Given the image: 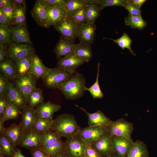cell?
I'll list each match as a JSON object with an SVG mask.
<instances>
[{
	"instance_id": "obj_59",
	"label": "cell",
	"mask_w": 157,
	"mask_h": 157,
	"mask_svg": "<svg viewBox=\"0 0 157 157\" xmlns=\"http://www.w3.org/2000/svg\"><path fill=\"white\" fill-rule=\"evenodd\" d=\"M104 157H119L115 154L107 156Z\"/></svg>"
},
{
	"instance_id": "obj_8",
	"label": "cell",
	"mask_w": 157,
	"mask_h": 157,
	"mask_svg": "<svg viewBox=\"0 0 157 157\" xmlns=\"http://www.w3.org/2000/svg\"><path fill=\"white\" fill-rule=\"evenodd\" d=\"M108 133L106 128L97 126H89L81 129L79 134L87 145L91 146L94 142Z\"/></svg>"
},
{
	"instance_id": "obj_58",
	"label": "cell",
	"mask_w": 157,
	"mask_h": 157,
	"mask_svg": "<svg viewBox=\"0 0 157 157\" xmlns=\"http://www.w3.org/2000/svg\"><path fill=\"white\" fill-rule=\"evenodd\" d=\"M4 122L0 118V133H4L6 129L4 126Z\"/></svg>"
},
{
	"instance_id": "obj_48",
	"label": "cell",
	"mask_w": 157,
	"mask_h": 157,
	"mask_svg": "<svg viewBox=\"0 0 157 157\" xmlns=\"http://www.w3.org/2000/svg\"><path fill=\"white\" fill-rule=\"evenodd\" d=\"M9 102L6 97H0V118H2L6 109Z\"/></svg>"
},
{
	"instance_id": "obj_52",
	"label": "cell",
	"mask_w": 157,
	"mask_h": 157,
	"mask_svg": "<svg viewBox=\"0 0 157 157\" xmlns=\"http://www.w3.org/2000/svg\"><path fill=\"white\" fill-rule=\"evenodd\" d=\"M129 3L140 9L146 0H128Z\"/></svg>"
},
{
	"instance_id": "obj_5",
	"label": "cell",
	"mask_w": 157,
	"mask_h": 157,
	"mask_svg": "<svg viewBox=\"0 0 157 157\" xmlns=\"http://www.w3.org/2000/svg\"><path fill=\"white\" fill-rule=\"evenodd\" d=\"M14 80L17 88L24 96L27 104L31 93L36 89V78L29 72L24 75H17Z\"/></svg>"
},
{
	"instance_id": "obj_15",
	"label": "cell",
	"mask_w": 157,
	"mask_h": 157,
	"mask_svg": "<svg viewBox=\"0 0 157 157\" xmlns=\"http://www.w3.org/2000/svg\"><path fill=\"white\" fill-rule=\"evenodd\" d=\"M31 14L38 25L45 28L49 27L46 7L43 0L36 1Z\"/></svg>"
},
{
	"instance_id": "obj_43",
	"label": "cell",
	"mask_w": 157,
	"mask_h": 157,
	"mask_svg": "<svg viewBox=\"0 0 157 157\" xmlns=\"http://www.w3.org/2000/svg\"><path fill=\"white\" fill-rule=\"evenodd\" d=\"M127 3V0H99V5L101 10L107 7L118 6L124 7Z\"/></svg>"
},
{
	"instance_id": "obj_53",
	"label": "cell",
	"mask_w": 157,
	"mask_h": 157,
	"mask_svg": "<svg viewBox=\"0 0 157 157\" xmlns=\"http://www.w3.org/2000/svg\"><path fill=\"white\" fill-rule=\"evenodd\" d=\"M5 45L0 44V62L5 59L7 52Z\"/></svg>"
},
{
	"instance_id": "obj_29",
	"label": "cell",
	"mask_w": 157,
	"mask_h": 157,
	"mask_svg": "<svg viewBox=\"0 0 157 157\" xmlns=\"http://www.w3.org/2000/svg\"><path fill=\"white\" fill-rule=\"evenodd\" d=\"M126 26H130L132 28L139 30H143L147 25V23L143 19L141 15H134L129 14L124 19Z\"/></svg>"
},
{
	"instance_id": "obj_28",
	"label": "cell",
	"mask_w": 157,
	"mask_h": 157,
	"mask_svg": "<svg viewBox=\"0 0 157 157\" xmlns=\"http://www.w3.org/2000/svg\"><path fill=\"white\" fill-rule=\"evenodd\" d=\"M11 59H5L0 62L1 71L8 79H14L17 75L15 63Z\"/></svg>"
},
{
	"instance_id": "obj_19",
	"label": "cell",
	"mask_w": 157,
	"mask_h": 157,
	"mask_svg": "<svg viewBox=\"0 0 157 157\" xmlns=\"http://www.w3.org/2000/svg\"><path fill=\"white\" fill-rule=\"evenodd\" d=\"M37 116L35 109L27 105L23 109L19 124L25 132L33 129Z\"/></svg>"
},
{
	"instance_id": "obj_57",
	"label": "cell",
	"mask_w": 157,
	"mask_h": 157,
	"mask_svg": "<svg viewBox=\"0 0 157 157\" xmlns=\"http://www.w3.org/2000/svg\"><path fill=\"white\" fill-rule=\"evenodd\" d=\"M13 1V3L15 5H26V1L25 0H14Z\"/></svg>"
},
{
	"instance_id": "obj_54",
	"label": "cell",
	"mask_w": 157,
	"mask_h": 157,
	"mask_svg": "<svg viewBox=\"0 0 157 157\" xmlns=\"http://www.w3.org/2000/svg\"><path fill=\"white\" fill-rule=\"evenodd\" d=\"M14 4L13 0H0V9Z\"/></svg>"
},
{
	"instance_id": "obj_1",
	"label": "cell",
	"mask_w": 157,
	"mask_h": 157,
	"mask_svg": "<svg viewBox=\"0 0 157 157\" xmlns=\"http://www.w3.org/2000/svg\"><path fill=\"white\" fill-rule=\"evenodd\" d=\"M81 129L73 115L63 113L53 119L50 130L67 138L79 133Z\"/></svg>"
},
{
	"instance_id": "obj_41",
	"label": "cell",
	"mask_w": 157,
	"mask_h": 157,
	"mask_svg": "<svg viewBox=\"0 0 157 157\" xmlns=\"http://www.w3.org/2000/svg\"><path fill=\"white\" fill-rule=\"evenodd\" d=\"M12 40L10 28L8 26H0V44L4 45L10 44Z\"/></svg>"
},
{
	"instance_id": "obj_34",
	"label": "cell",
	"mask_w": 157,
	"mask_h": 157,
	"mask_svg": "<svg viewBox=\"0 0 157 157\" xmlns=\"http://www.w3.org/2000/svg\"><path fill=\"white\" fill-rule=\"evenodd\" d=\"M53 119L45 118L37 115L33 129L41 134L50 130Z\"/></svg>"
},
{
	"instance_id": "obj_49",
	"label": "cell",
	"mask_w": 157,
	"mask_h": 157,
	"mask_svg": "<svg viewBox=\"0 0 157 157\" xmlns=\"http://www.w3.org/2000/svg\"><path fill=\"white\" fill-rule=\"evenodd\" d=\"M13 23L10 21L0 9V26H9Z\"/></svg>"
},
{
	"instance_id": "obj_35",
	"label": "cell",
	"mask_w": 157,
	"mask_h": 157,
	"mask_svg": "<svg viewBox=\"0 0 157 157\" xmlns=\"http://www.w3.org/2000/svg\"><path fill=\"white\" fill-rule=\"evenodd\" d=\"M65 143L62 140L42 146L40 148L50 156L65 150Z\"/></svg>"
},
{
	"instance_id": "obj_11",
	"label": "cell",
	"mask_w": 157,
	"mask_h": 157,
	"mask_svg": "<svg viewBox=\"0 0 157 157\" xmlns=\"http://www.w3.org/2000/svg\"><path fill=\"white\" fill-rule=\"evenodd\" d=\"M112 142L115 154L119 157H126L134 142L131 138L112 135Z\"/></svg>"
},
{
	"instance_id": "obj_56",
	"label": "cell",
	"mask_w": 157,
	"mask_h": 157,
	"mask_svg": "<svg viewBox=\"0 0 157 157\" xmlns=\"http://www.w3.org/2000/svg\"><path fill=\"white\" fill-rule=\"evenodd\" d=\"M13 157H26L21 152V150L19 148H17Z\"/></svg>"
},
{
	"instance_id": "obj_38",
	"label": "cell",
	"mask_w": 157,
	"mask_h": 157,
	"mask_svg": "<svg viewBox=\"0 0 157 157\" xmlns=\"http://www.w3.org/2000/svg\"><path fill=\"white\" fill-rule=\"evenodd\" d=\"M44 99L42 91L39 88H36L29 95L28 106L30 107L34 108L43 103Z\"/></svg>"
},
{
	"instance_id": "obj_17",
	"label": "cell",
	"mask_w": 157,
	"mask_h": 157,
	"mask_svg": "<svg viewBox=\"0 0 157 157\" xmlns=\"http://www.w3.org/2000/svg\"><path fill=\"white\" fill-rule=\"evenodd\" d=\"M96 26L94 23H85L79 25V33L78 38L80 42L91 45L94 41Z\"/></svg>"
},
{
	"instance_id": "obj_20",
	"label": "cell",
	"mask_w": 157,
	"mask_h": 157,
	"mask_svg": "<svg viewBox=\"0 0 157 157\" xmlns=\"http://www.w3.org/2000/svg\"><path fill=\"white\" fill-rule=\"evenodd\" d=\"M10 29L12 41L14 43L32 44L26 25L11 26Z\"/></svg>"
},
{
	"instance_id": "obj_32",
	"label": "cell",
	"mask_w": 157,
	"mask_h": 157,
	"mask_svg": "<svg viewBox=\"0 0 157 157\" xmlns=\"http://www.w3.org/2000/svg\"><path fill=\"white\" fill-rule=\"evenodd\" d=\"M32 56L33 55L27 56L15 62L17 74L24 75L29 72L31 64Z\"/></svg>"
},
{
	"instance_id": "obj_36",
	"label": "cell",
	"mask_w": 157,
	"mask_h": 157,
	"mask_svg": "<svg viewBox=\"0 0 157 157\" xmlns=\"http://www.w3.org/2000/svg\"><path fill=\"white\" fill-rule=\"evenodd\" d=\"M100 63H98L97 70L96 79L94 83L90 87L87 88L85 87V90L89 92L93 99H101L104 97V94L101 90L99 82V76Z\"/></svg>"
},
{
	"instance_id": "obj_40",
	"label": "cell",
	"mask_w": 157,
	"mask_h": 157,
	"mask_svg": "<svg viewBox=\"0 0 157 157\" xmlns=\"http://www.w3.org/2000/svg\"><path fill=\"white\" fill-rule=\"evenodd\" d=\"M41 138L42 146L62 140L60 135L50 130L41 134Z\"/></svg>"
},
{
	"instance_id": "obj_6",
	"label": "cell",
	"mask_w": 157,
	"mask_h": 157,
	"mask_svg": "<svg viewBox=\"0 0 157 157\" xmlns=\"http://www.w3.org/2000/svg\"><path fill=\"white\" fill-rule=\"evenodd\" d=\"M65 151L70 157H84L87 144L79 133L67 138Z\"/></svg>"
},
{
	"instance_id": "obj_3",
	"label": "cell",
	"mask_w": 157,
	"mask_h": 157,
	"mask_svg": "<svg viewBox=\"0 0 157 157\" xmlns=\"http://www.w3.org/2000/svg\"><path fill=\"white\" fill-rule=\"evenodd\" d=\"M74 74L57 66L54 68H49L47 74L42 78L47 88L59 89Z\"/></svg>"
},
{
	"instance_id": "obj_45",
	"label": "cell",
	"mask_w": 157,
	"mask_h": 157,
	"mask_svg": "<svg viewBox=\"0 0 157 157\" xmlns=\"http://www.w3.org/2000/svg\"><path fill=\"white\" fill-rule=\"evenodd\" d=\"M7 18L14 24V4L1 8Z\"/></svg>"
},
{
	"instance_id": "obj_26",
	"label": "cell",
	"mask_w": 157,
	"mask_h": 157,
	"mask_svg": "<svg viewBox=\"0 0 157 157\" xmlns=\"http://www.w3.org/2000/svg\"><path fill=\"white\" fill-rule=\"evenodd\" d=\"M98 1V0H65L64 10L68 15Z\"/></svg>"
},
{
	"instance_id": "obj_51",
	"label": "cell",
	"mask_w": 157,
	"mask_h": 157,
	"mask_svg": "<svg viewBox=\"0 0 157 157\" xmlns=\"http://www.w3.org/2000/svg\"><path fill=\"white\" fill-rule=\"evenodd\" d=\"M84 157H101L90 145H87Z\"/></svg>"
},
{
	"instance_id": "obj_47",
	"label": "cell",
	"mask_w": 157,
	"mask_h": 157,
	"mask_svg": "<svg viewBox=\"0 0 157 157\" xmlns=\"http://www.w3.org/2000/svg\"><path fill=\"white\" fill-rule=\"evenodd\" d=\"M124 7L125 9L129 12V14L133 15H141V14L142 12L140 9L129 3L128 0H127V3Z\"/></svg>"
},
{
	"instance_id": "obj_10",
	"label": "cell",
	"mask_w": 157,
	"mask_h": 157,
	"mask_svg": "<svg viewBox=\"0 0 157 157\" xmlns=\"http://www.w3.org/2000/svg\"><path fill=\"white\" fill-rule=\"evenodd\" d=\"M18 145L30 151L40 148L42 146L41 134L33 129L25 132Z\"/></svg>"
},
{
	"instance_id": "obj_14",
	"label": "cell",
	"mask_w": 157,
	"mask_h": 157,
	"mask_svg": "<svg viewBox=\"0 0 157 157\" xmlns=\"http://www.w3.org/2000/svg\"><path fill=\"white\" fill-rule=\"evenodd\" d=\"M6 97L9 102L14 105L19 110L23 109L27 105L23 94L11 82L9 83Z\"/></svg>"
},
{
	"instance_id": "obj_2",
	"label": "cell",
	"mask_w": 157,
	"mask_h": 157,
	"mask_svg": "<svg viewBox=\"0 0 157 157\" xmlns=\"http://www.w3.org/2000/svg\"><path fill=\"white\" fill-rule=\"evenodd\" d=\"M86 81L81 73L76 72L59 88L65 98L75 100L81 97L85 91Z\"/></svg>"
},
{
	"instance_id": "obj_39",
	"label": "cell",
	"mask_w": 157,
	"mask_h": 157,
	"mask_svg": "<svg viewBox=\"0 0 157 157\" xmlns=\"http://www.w3.org/2000/svg\"><path fill=\"white\" fill-rule=\"evenodd\" d=\"M21 112L14 105L9 102L3 117L0 118L4 122L9 119H17Z\"/></svg>"
},
{
	"instance_id": "obj_50",
	"label": "cell",
	"mask_w": 157,
	"mask_h": 157,
	"mask_svg": "<svg viewBox=\"0 0 157 157\" xmlns=\"http://www.w3.org/2000/svg\"><path fill=\"white\" fill-rule=\"evenodd\" d=\"M32 157H50V156L41 148L30 151Z\"/></svg>"
},
{
	"instance_id": "obj_4",
	"label": "cell",
	"mask_w": 157,
	"mask_h": 157,
	"mask_svg": "<svg viewBox=\"0 0 157 157\" xmlns=\"http://www.w3.org/2000/svg\"><path fill=\"white\" fill-rule=\"evenodd\" d=\"M79 26L68 15L65 16L53 26L61 35L74 42L78 37Z\"/></svg>"
},
{
	"instance_id": "obj_13",
	"label": "cell",
	"mask_w": 157,
	"mask_h": 157,
	"mask_svg": "<svg viewBox=\"0 0 157 157\" xmlns=\"http://www.w3.org/2000/svg\"><path fill=\"white\" fill-rule=\"evenodd\" d=\"M112 135L108 133L91 145L101 157L115 154L112 142Z\"/></svg>"
},
{
	"instance_id": "obj_23",
	"label": "cell",
	"mask_w": 157,
	"mask_h": 157,
	"mask_svg": "<svg viewBox=\"0 0 157 157\" xmlns=\"http://www.w3.org/2000/svg\"><path fill=\"white\" fill-rule=\"evenodd\" d=\"M16 146L4 133L0 135V156L13 157Z\"/></svg>"
},
{
	"instance_id": "obj_44",
	"label": "cell",
	"mask_w": 157,
	"mask_h": 157,
	"mask_svg": "<svg viewBox=\"0 0 157 157\" xmlns=\"http://www.w3.org/2000/svg\"><path fill=\"white\" fill-rule=\"evenodd\" d=\"M8 78L3 74L0 75V97H6L9 83Z\"/></svg>"
},
{
	"instance_id": "obj_12",
	"label": "cell",
	"mask_w": 157,
	"mask_h": 157,
	"mask_svg": "<svg viewBox=\"0 0 157 157\" xmlns=\"http://www.w3.org/2000/svg\"><path fill=\"white\" fill-rule=\"evenodd\" d=\"M85 61L74 53L62 57L57 63V66L73 74L76 73V69L83 64Z\"/></svg>"
},
{
	"instance_id": "obj_60",
	"label": "cell",
	"mask_w": 157,
	"mask_h": 157,
	"mask_svg": "<svg viewBox=\"0 0 157 157\" xmlns=\"http://www.w3.org/2000/svg\"><path fill=\"white\" fill-rule=\"evenodd\" d=\"M0 157H2L0 156Z\"/></svg>"
},
{
	"instance_id": "obj_16",
	"label": "cell",
	"mask_w": 157,
	"mask_h": 157,
	"mask_svg": "<svg viewBox=\"0 0 157 157\" xmlns=\"http://www.w3.org/2000/svg\"><path fill=\"white\" fill-rule=\"evenodd\" d=\"M74 42L62 35L54 49V52L58 58L75 53L76 44Z\"/></svg>"
},
{
	"instance_id": "obj_18",
	"label": "cell",
	"mask_w": 157,
	"mask_h": 157,
	"mask_svg": "<svg viewBox=\"0 0 157 157\" xmlns=\"http://www.w3.org/2000/svg\"><path fill=\"white\" fill-rule=\"evenodd\" d=\"M76 106L87 114L89 126H97L106 128L112 121L100 110H98L93 113H90L88 112L84 108L79 107L76 104Z\"/></svg>"
},
{
	"instance_id": "obj_7",
	"label": "cell",
	"mask_w": 157,
	"mask_h": 157,
	"mask_svg": "<svg viewBox=\"0 0 157 157\" xmlns=\"http://www.w3.org/2000/svg\"><path fill=\"white\" fill-rule=\"evenodd\" d=\"M108 132L112 135L131 138L134 129L132 123L123 118L112 121L106 127Z\"/></svg>"
},
{
	"instance_id": "obj_27",
	"label": "cell",
	"mask_w": 157,
	"mask_h": 157,
	"mask_svg": "<svg viewBox=\"0 0 157 157\" xmlns=\"http://www.w3.org/2000/svg\"><path fill=\"white\" fill-rule=\"evenodd\" d=\"M126 157H149V152L146 145L140 140H136Z\"/></svg>"
},
{
	"instance_id": "obj_55",
	"label": "cell",
	"mask_w": 157,
	"mask_h": 157,
	"mask_svg": "<svg viewBox=\"0 0 157 157\" xmlns=\"http://www.w3.org/2000/svg\"><path fill=\"white\" fill-rule=\"evenodd\" d=\"M50 157H70L65 151L59 153L54 156Z\"/></svg>"
},
{
	"instance_id": "obj_9",
	"label": "cell",
	"mask_w": 157,
	"mask_h": 157,
	"mask_svg": "<svg viewBox=\"0 0 157 157\" xmlns=\"http://www.w3.org/2000/svg\"><path fill=\"white\" fill-rule=\"evenodd\" d=\"M34 51L31 44L12 43L10 44L8 53L9 57L15 63L25 56L33 55Z\"/></svg>"
},
{
	"instance_id": "obj_21",
	"label": "cell",
	"mask_w": 157,
	"mask_h": 157,
	"mask_svg": "<svg viewBox=\"0 0 157 157\" xmlns=\"http://www.w3.org/2000/svg\"><path fill=\"white\" fill-rule=\"evenodd\" d=\"M61 108L59 104H53L48 101L38 105L36 107L35 109L38 115L45 118L53 119L54 113Z\"/></svg>"
},
{
	"instance_id": "obj_37",
	"label": "cell",
	"mask_w": 157,
	"mask_h": 157,
	"mask_svg": "<svg viewBox=\"0 0 157 157\" xmlns=\"http://www.w3.org/2000/svg\"><path fill=\"white\" fill-rule=\"evenodd\" d=\"M104 38L113 40L115 43L117 44L123 50L126 48L128 49L132 55L136 56V54L132 50L131 47L132 40L126 33L124 32L121 37L116 40L110 38Z\"/></svg>"
},
{
	"instance_id": "obj_25",
	"label": "cell",
	"mask_w": 157,
	"mask_h": 157,
	"mask_svg": "<svg viewBox=\"0 0 157 157\" xmlns=\"http://www.w3.org/2000/svg\"><path fill=\"white\" fill-rule=\"evenodd\" d=\"M25 131L19 124H13L6 128L4 133L16 147L19 144Z\"/></svg>"
},
{
	"instance_id": "obj_31",
	"label": "cell",
	"mask_w": 157,
	"mask_h": 157,
	"mask_svg": "<svg viewBox=\"0 0 157 157\" xmlns=\"http://www.w3.org/2000/svg\"><path fill=\"white\" fill-rule=\"evenodd\" d=\"M75 54L88 62L92 57L93 54L91 45L80 42L76 44Z\"/></svg>"
},
{
	"instance_id": "obj_46",
	"label": "cell",
	"mask_w": 157,
	"mask_h": 157,
	"mask_svg": "<svg viewBox=\"0 0 157 157\" xmlns=\"http://www.w3.org/2000/svg\"><path fill=\"white\" fill-rule=\"evenodd\" d=\"M46 5L52 7H58L64 10L65 5V0H43Z\"/></svg>"
},
{
	"instance_id": "obj_42",
	"label": "cell",
	"mask_w": 157,
	"mask_h": 157,
	"mask_svg": "<svg viewBox=\"0 0 157 157\" xmlns=\"http://www.w3.org/2000/svg\"><path fill=\"white\" fill-rule=\"evenodd\" d=\"M85 8L68 15L77 24L80 25L86 23Z\"/></svg>"
},
{
	"instance_id": "obj_22",
	"label": "cell",
	"mask_w": 157,
	"mask_h": 157,
	"mask_svg": "<svg viewBox=\"0 0 157 157\" xmlns=\"http://www.w3.org/2000/svg\"><path fill=\"white\" fill-rule=\"evenodd\" d=\"M49 68L46 66L35 53L33 55L31 64L29 72L36 78H42L47 74Z\"/></svg>"
},
{
	"instance_id": "obj_30",
	"label": "cell",
	"mask_w": 157,
	"mask_h": 157,
	"mask_svg": "<svg viewBox=\"0 0 157 157\" xmlns=\"http://www.w3.org/2000/svg\"><path fill=\"white\" fill-rule=\"evenodd\" d=\"M99 0L97 3L88 5L85 7V19L86 23H94L99 17L101 11L99 5Z\"/></svg>"
},
{
	"instance_id": "obj_33",
	"label": "cell",
	"mask_w": 157,
	"mask_h": 157,
	"mask_svg": "<svg viewBox=\"0 0 157 157\" xmlns=\"http://www.w3.org/2000/svg\"><path fill=\"white\" fill-rule=\"evenodd\" d=\"M14 5L13 22L16 26L26 25V7L25 5Z\"/></svg>"
},
{
	"instance_id": "obj_24",
	"label": "cell",
	"mask_w": 157,
	"mask_h": 157,
	"mask_svg": "<svg viewBox=\"0 0 157 157\" xmlns=\"http://www.w3.org/2000/svg\"><path fill=\"white\" fill-rule=\"evenodd\" d=\"M44 4L46 9L49 27L51 25L53 26L67 15L65 10L61 8L52 7Z\"/></svg>"
}]
</instances>
